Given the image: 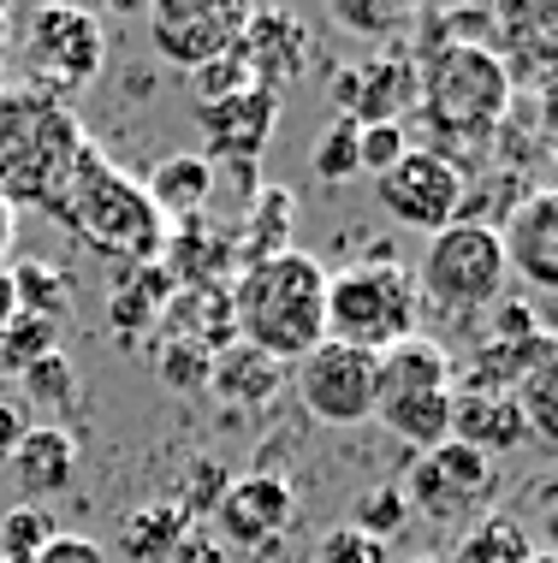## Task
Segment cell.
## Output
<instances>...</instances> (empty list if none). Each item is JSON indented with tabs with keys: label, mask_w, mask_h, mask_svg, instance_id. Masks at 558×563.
Returning a JSON list of instances; mask_svg holds the SVG:
<instances>
[{
	"label": "cell",
	"mask_w": 558,
	"mask_h": 563,
	"mask_svg": "<svg viewBox=\"0 0 558 563\" xmlns=\"http://www.w3.org/2000/svg\"><path fill=\"white\" fill-rule=\"evenodd\" d=\"M529 558H535V540L523 534L517 516H481L446 563H529Z\"/></svg>",
	"instance_id": "obj_27"
},
{
	"label": "cell",
	"mask_w": 558,
	"mask_h": 563,
	"mask_svg": "<svg viewBox=\"0 0 558 563\" xmlns=\"http://www.w3.org/2000/svg\"><path fill=\"white\" fill-rule=\"evenodd\" d=\"M84 148H89V131L66 96L36 84L0 89V196L12 208L54 214Z\"/></svg>",
	"instance_id": "obj_1"
},
{
	"label": "cell",
	"mask_w": 558,
	"mask_h": 563,
	"mask_svg": "<svg viewBox=\"0 0 558 563\" xmlns=\"http://www.w3.org/2000/svg\"><path fill=\"white\" fill-rule=\"evenodd\" d=\"M161 344H190V350H208L220 356L226 344H238V327H232V285H178L173 302L161 309Z\"/></svg>",
	"instance_id": "obj_18"
},
{
	"label": "cell",
	"mask_w": 558,
	"mask_h": 563,
	"mask_svg": "<svg viewBox=\"0 0 558 563\" xmlns=\"http://www.w3.org/2000/svg\"><path fill=\"white\" fill-rule=\"evenodd\" d=\"M19 379H24V391H30L42 409H78V368H72L59 350H48L42 362H30Z\"/></svg>",
	"instance_id": "obj_35"
},
{
	"label": "cell",
	"mask_w": 558,
	"mask_h": 563,
	"mask_svg": "<svg viewBox=\"0 0 558 563\" xmlns=\"http://www.w3.org/2000/svg\"><path fill=\"white\" fill-rule=\"evenodd\" d=\"M292 220H297V196L285 190V185H262L250 196V214H244V225L232 232V243H238V273L244 267H255V262H274V255H285L292 250Z\"/></svg>",
	"instance_id": "obj_24"
},
{
	"label": "cell",
	"mask_w": 558,
	"mask_h": 563,
	"mask_svg": "<svg viewBox=\"0 0 558 563\" xmlns=\"http://www.w3.org/2000/svg\"><path fill=\"white\" fill-rule=\"evenodd\" d=\"M416 96H422V66L404 48H386L363 66L333 71V108L351 125H398V113L416 108Z\"/></svg>",
	"instance_id": "obj_13"
},
{
	"label": "cell",
	"mask_w": 558,
	"mask_h": 563,
	"mask_svg": "<svg viewBox=\"0 0 558 563\" xmlns=\"http://www.w3.org/2000/svg\"><path fill=\"white\" fill-rule=\"evenodd\" d=\"M404 155H411V143H404V125H357V166L363 173H392Z\"/></svg>",
	"instance_id": "obj_38"
},
{
	"label": "cell",
	"mask_w": 558,
	"mask_h": 563,
	"mask_svg": "<svg viewBox=\"0 0 558 563\" xmlns=\"http://www.w3.org/2000/svg\"><path fill=\"white\" fill-rule=\"evenodd\" d=\"M285 362H274L267 350H255V344H226L220 356H215V374H208V391H220L226 404H244V409H262L267 398H280V386H285Z\"/></svg>",
	"instance_id": "obj_23"
},
{
	"label": "cell",
	"mask_w": 558,
	"mask_h": 563,
	"mask_svg": "<svg viewBox=\"0 0 558 563\" xmlns=\"http://www.w3.org/2000/svg\"><path fill=\"white\" fill-rule=\"evenodd\" d=\"M173 563H232V552H226V540H215V534H203V528H190V534L178 540V552H173Z\"/></svg>",
	"instance_id": "obj_41"
},
{
	"label": "cell",
	"mask_w": 558,
	"mask_h": 563,
	"mask_svg": "<svg viewBox=\"0 0 558 563\" xmlns=\"http://www.w3.org/2000/svg\"><path fill=\"white\" fill-rule=\"evenodd\" d=\"M238 66H244V78L255 89H280L297 78V71L309 66V24L297 19V12H280V7H250V24L244 36H238Z\"/></svg>",
	"instance_id": "obj_16"
},
{
	"label": "cell",
	"mask_w": 558,
	"mask_h": 563,
	"mask_svg": "<svg viewBox=\"0 0 558 563\" xmlns=\"http://www.w3.org/2000/svg\"><path fill=\"white\" fill-rule=\"evenodd\" d=\"M226 486H232V468L215 463V456H190L185 475H178V510H185L190 522H203V516L220 510Z\"/></svg>",
	"instance_id": "obj_30"
},
{
	"label": "cell",
	"mask_w": 558,
	"mask_h": 563,
	"mask_svg": "<svg viewBox=\"0 0 558 563\" xmlns=\"http://www.w3.org/2000/svg\"><path fill=\"white\" fill-rule=\"evenodd\" d=\"M309 166H315L321 185H351V178L363 173V166H357V125H351V119H333V125L315 136Z\"/></svg>",
	"instance_id": "obj_34"
},
{
	"label": "cell",
	"mask_w": 558,
	"mask_h": 563,
	"mask_svg": "<svg viewBox=\"0 0 558 563\" xmlns=\"http://www.w3.org/2000/svg\"><path fill=\"white\" fill-rule=\"evenodd\" d=\"M411 563H440V558H411Z\"/></svg>",
	"instance_id": "obj_47"
},
{
	"label": "cell",
	"mask_w": 558,
	"mask_h": 563,
	"mask_svg": "<svg viewBox=\"0 0 558 563\" xmlns=\"http://www.w3.org/2000/svg\"><path fill=\"white\" fill-rule=\"evenodd\" d=\"M232 327L244 344L297 368L315 344H327V267L304 250L244 267L232 279Z\"/></svg>",
	"instance_id": "obj_2"
},
{
	"label": "cell",
	"mask_w": 558,
	"mask_h": 563,
	"mask_svg": "<svg viewBox=\"0 0 558 563\" xmlns=\"http://www.w3.org/2000/svg\"><path fill=\"white\" fill-rule=\"evenodd\" d=\"M101 59H108V30L89 7H36L24 24V66L36 89L72 101V89H89L101 78Z\"/></svg>",
	"instance_id": "obj_8"
},
{
	"label": "cell",
	"mask_w": 558,
	"mask_h": 563,
	"mask_svg": "<svg viewBox=\"0 0 558 563\" xmlns=\"http://www.w3.org/2000/svg\"><path fill=\"white\" fill-rule=\"evenodd\" d=\"M381 386H374V416H381V428L392 439H404V445L416 451H434L451 439V398H458V386H451V356L434 339H404L381 350Z\"/></svg>",
	"instance_id": "obj_6"
},
{
	"label": "cell",
	"mask_w": 558,
	"mask_h": 563,
	"mask_svg": "<svg viewBox=\"0 0 558 563\" xmlns=\"http://www.w3.org/2000/svg\"><path fill=\"white\" fill-rule=\"evenodd\" d=\"M7 54H12V19L0 12V59H7Z\"/></svg>",
	"instance_id": "obj_46"
},
{
	"label": "cell",
	"mask_w": 558,
	"mask_h": 563,
	"mask_svg": "<svg viewBox=\"0 0 558 563\" xmlns=\"http://www.w3.org/2000/svg\"><path fill=\"white\" fill-rule=\"evenodd\" d=\"M422 327V291L416 273L398 267L392 255H369V262L327 273V339L351 350H381L416 339Z\"/></svg>",
	"instance_id": "obj_5"
},
{
	"label": "cell",
	"mask_w": 558,
	"mask_h": 563,
	"mask_svg": "<svg viewBox=\"0 0 558 563\" xmlns=\"http://www.w3.org/2000/svg\"><path fill=\"white\" fill-rule=\"evenodd\" d=\"M190 528L196 522L178 505H143V510H131L125 522H119V552H125L131 563H173L178 540H185Z\"/></svg>",
	"instance_id": "obj_26"
},
{
	"label": "cell",
	"mask_w": 558,
	"mask_h": 563,
	"mask_svg": "<svg viewBox=\"0 0 558 563\" xmlns=\"http://www.w3.org/2000/svg\"><path fill=\"white\" fill-rule=\"evenodd\" d=\"M36 563H108V552H101L96 540H84V534H54L36 552Z\"/></svg>",
	"instance_id": "obj_40"
},
{
	"label": "cell",
	"mask_w": 558,
	"mask_h": 563,
	"mask_svg": "<svg viewBox=\"0 0 558 563\" xmlns=\"http://www.w3.org/2000/svg\"><path fill=\"white\" fill-rule=\"evenodd\" d=\"M416 108L446 148H458V155L488 148L493 131L505 125V108H511L505 59L488 42H446V48H434L422 59ZM446 148H434V155H446Z\"/></svg>",
	"instance_id": "obj_4"
},
{
	"label": "cell",
	"mask_w": 558,
	"mask_h": 563,
	"mask_svg": "<svg viewBox=\"0 0 558 563\" xmlns=\"http://www.w3.org/2000/svg\"><path fill=\"white\" fill-rule=\"evenodd\" d=\"M59 534L54 516L36 510V505H19L0 516V563H36V552Z\"/></svg>",
	"instance_id": "obj_31"
},
{
	"label": "cell",
	"mask_w": 558,
	"mask_h": 563,
	"mask_svg": "<svg viewBox=\"0 0 558 563\" xmlns=\"http://www.w3.org/2000/svg\"><path fill=\"white\" fill-rule=\"evenodd\" d=\"M12 238H19V208H12L7 196H0V255L12 250Z\"/></svg>",
	"instance_id": "obj_45"
},
{
	"label": "cell",
	"mask_w": 558,
	"mask_h": 563,
	"mask_svg": "<svg viewBox=\"0 0 558 563\" xmlns=\"http://www.w3.org/2000/svg\"><path fill=\"white\" fill-rule=\"evenodd\" d=\"M196 125L208 136V161H232V166H255V155L267 148V136L280 125V96L274 89H232V96L196 101Z\"/></svg>",
	"instance_id": "obj_14"
},
{
	"label": "cell",
	"mask_w": 558,
	"mask_h": 563,
	"mask_svg": "<svg viewBox=\"0 0 558 563\" xmlns=\"http://www.w3.org/2000/svg\"><path fill=\"white\" fill-rule=\"evenodd\" d=\"M161 267L178 285H232L238 279V243H232V232H220L208 220H185L178 232H167Z\"/></svg>",
	"instance_id": "obj_20"
},
{
	"label": "cell",
	"mask_w": 558,
	"mask_h": 563,
	"mask_svg": "<svg viewBox=\"0 0 558 563\" xmlns=\"http://www.w3.org/2000/svg\"><path fill=\"white\" fill-rule=\"evenodd\" d=\"M505 285H511L505 243H500V225L488 220H451L446 232L428 238L422 267H416L422 302L451 314V321L488 314L493 302H505Z\"/></svg>",
	"instance_id": "obj_7"
},
{
	"label": "cell",
	"mask_w": 558,
	"mask_h": 563,
	"mask_svg": "<svg viewBox=\"0 0 558 563\" xmlns=\"http://www.w3.org/2000/svg\"><path fill=\"white\" fill-rule=\"evenodd\" d=\"M7 463H12V481H19L30 498L66 493L72 475H78V439H72L66 428H54V421H36Z\"/></svg>",
	"instance_id": "obj_21"
},
{
	"label": "cell",
	"mask_w": 558,
	"mask_h": 563,
	"mask_svg": "<svg viewBox=\"0 0 558 563\" xmlns=\"http://www.w3.org/2000/svg\"><path fill=\"white\" fill-rule=\"evenodd\" d=\"M297 398L321 428H363L374 421V386H381V362L369 350H351V344H315L292 374Z\"/></svg>",
	"instance_id": "obj_10"
},
{
	"label": "cell",
	"mask_w": 558,
	"mask_h": 563,
	"mask_svg": "<svg viewBox=\"0 0 558 563\" xmlns=\"http://www.w3.org/2000/svg\"><path fill=\"white\" fill-rule=\"evenodd\" d=\"M505 267L523 285H535V297H558V190H529L500 225Z\"/></svg>",
	"instance_id": "obj_15"
},
{
	"label": "cell",
	"mask_w": 558,
	"mask_h": 563,
	"mask_svg": "<svg viewBox=\"0 0 558 563\" xmlns=\"http://www.w3.org/2000/svg\"><path fill=\"white\" fill-rule=\"evenodd\" d=\"M30 428H36V421H30L19 404H0V456H12V451H19V439H24Z\"/></svg>",
	"instance_id": "obj_42"
},
{
	"label": "cell",
	"mask_w": 558,
	"mask_h": 563,
	"mask_svg": "<svg viewBox=\"0 0 558 563\" xmlns=\"http://www.w3.org/2000/svg\"><path fill=\"white\" fill-rule=\"evenodd\" d=\"M451 439L481 456H505L529 439V421L511 391H458L451 398Z\"/></svg>",
	"instance_id": "obj_19"
},
{
	"label": "cell",
	"mask_w": 558,
	"mask_h": 563,
	"mask_svg": "<svg viewBox=\"0 0 558 563\" xmlns=\"http://www.w3.org/2000/svg\"><path fill=\"white\" fill-rule=\"evenodd\" d=\"M292 510H297V498H292V481L285 475H238L232 486H226L215 522H220V534L232 545L262 552V545H274L285 534Z\"/></svg>",
	"instance_id": "obj_17"
},
{
	"label": "cell",
	"mask_w": 558,
	"mask_h": 563,
	"mask_svg": "<svg viewBox=\"0 0 558 563\" xmlns=\"http://www.w3.org/2000/svg\"><path fill=\"white\" fill-rule=\"evenodd\" d=\"M244 24L250 7H238V0H161V7H149V36H155L161 59L185 71L226 59L244 36Z\"/></svg>",
	"instance_id": "obj_12"
},
{
	"label": "cell",
	"mask_w": 558,
	"mask_h": 563,
	"mask_svg": "<svg viewBox=\"0 0 558 563\" xmlns=\"http://www.w3.org/2000/svg\"><path fill=\"white\" fill-rule=\"evenodd\" d=\"M351 528H363L369 540H392L411 528V505H404V486H374V493H363L351 505Z\"/></svg>",
	"instance_id": "obj_33"
},
{
	"label": "cell",
	"mask_w": 558,
	"mask_h": 563,
	"mask_svg": "<svg viewBox=\"0 0 558 563\" xmlns=\"http://www.w3.org/2000/svg\"><path fill=\"white\" fill-rule=\"evenodd\" d=\"M374 196L398 225L411 232H446L451 220H463V173L451 155H434V148H411L392 173L374 178Z\"/></svg>",
	"instance_id": "obj_11"
},
{
	"label": "cell",
	"mask_w": 558,
	"mask_h": 563,
	"mask_svg": "<svg viewBox=\"0 0 558 563\" xmlns=\"http://www.w3.org/2000/svg\"><path fill=\"white\" fill-rule=\"evenodd\" d=\"M333 19L357 36H392L411 24V7H369V0H333Z\"/></svg>",
	"instance_id": "obj_39"
},
{
	"label": "cell",
	"mask_w": 558,
	"mask_h": 563,
	"mask_svg": "<svg viewBox=\"0 0 558 563\" xmlns=\"http://www.w3.org/2000/svg\"><path fill=\"white\" fill-rule=\"evenodd\" d=\"M155 374H161V386H173V391H203L208 374H215V356H208V350H190V344H155Z\"/></svg>",
	"instance_id": "obj_36"
},
{
	"label": "cell",
	"mask_w": 558,
	"mask_h": 563,
	"mask_svg": "<svg viewBox=\"0 0 558 563\" xmlns=\"http://www.w3.org/2000/svg\"><path fill=\"white\" fill-rule=\"evenodd\" d=\"M48 350H59V327L36 321V314H19V321L0 332V374H24L30 362H42Z\"/></svg>",
	"instance_id": "obj_32"
},
{
	"label": "cell",
	"mask_w": 558,
	"mask_h": 563,
	"mask_svg": "<svg viewBox=\"0 0 558 563\" xmlns=\"http://www.w3.org/2000/svg\"><path fill=\"white\" fill-rule=\"evenodd\" d=\"M12 291H19V314H36V321H66L72 291H66V273L48 262H19L12 267Z\"/></svg>",
	"instance_id": "obj_28"
},
{
	"label": "cell",
	"mask_w": 558,
	"mask_h": 563,
	"mask_svg": "<svg viewBox=\"0 0 558 563\" xmlns=\"http://www.w3.org/2000/svg\"><path fill=\"white\" fill-rule=\"evenodd\" d=\"M315 563H392V552L381 540H369L363 528L339 522V528L321 534V545H315Z\"/></svg>",
	"instance_id": "obj_37"
},
{
	"label": "cell",
	"mask_w": 558,
	"mask_h": 563,
	"mask_svg": "<svg viewBox=\"0 0 558 563\" xmlns=\"http://www.w3.org/2000/svg\"><path fill=\"white\" fill-rule=\"evenodd\" d=\"M517 409H523V421H529V433H540L547 445H558V350L552 356H540L529 374L517 379Z\"/></svg>",
	"instance_id": "obj_29"
},
{
	"label": "cell",
	"mask_w": 558,
	"mask_h": 563,
	"mask_svg": "<svg viewBox=\"0 0 558 563\" xmlns=\"http://www.w3.org/2000/svg\"><path fill=\"white\" fill-rule=\"evenodd\" d=\"M493 493H500L493 456L458 445V439L422 451L411 481H404V505H411V516H422V522H481V510L493 505Z\"/></svg>",
	"instance_id": "obj_9"
},
{
	"label": "cell",
	"mask_w": 558,
	"mask_h": 563,
	"mask_svg": "<svg viewBox=\"0 0 558 563\" xmlns=\"http://www.w3.org/2000/svg\"><path fill=\"white\" fill-rule=\"evenodd\" d=\"M529 309H535V332L558 350V297H540V302H529Z\"/></svg>",
	"instance_id": "obj_44"
},
{
	"label": "cell",
	"mask_w": 558,
	"mask_h": 563,
	"mask_svg": "<svg viewBox=\"0 0 558 563\" xmlns=\"http://www.w3.org/2000/svg\"><path fill=\"white\" fill-rule=\"evenodd\" d=\"M54 220L66 225L72 238H84L89 250L119 255V262H131V267L161 262V250H167V220H161V208L149 202V190L131 173H119L96 143H89L78 155V166H72V185L54 202Z\"/></svg>",
	"instance_id": "obj_3"
},
{
	"label": "cell",
	"mask_w": 558,
	"mask_h": 563,
	"mask_svg": "<svg viewBox=\"0 0 558 563\" xmlns=\"http://www.w3.org/2000/svg\"><path fill=\"white\" fill-rule=\"evenodd\" d=\"M173 291H178V279L161 262L131 267V279L108 297V327L119 332V339H131V332H155V321H161V309L173 302Z\"/></svg>",
	"instance_id": "obj_25"
},
{
	"label": "cell",
	"mask_w": 558,
	"mask_h": 563,
	"mask_svg": "<svg viewBox=\"0 0 558 563\" xmlns=\"http://www.w3.org/2000/svg\"><path fill=\"white\" fill-rule=\"evenodd\" d=\"M149 202L161 208V220H203L208 202H215V161L208 155H167L155 173L143 178Z\"/></svg>",
	"instance_id": "obj_22"
},
{
	"label": "cell",
	"mask_w": 558,
	"mask_h": 563,
	"mask_svg": "<svg viewBox=\"0 0 558 563\" xmlns=\"http://www.w3.org/2000/svg\"><path fill=\"white\" fill-rule=\"evenodd\" d=\"M535 516H540V528H547V540L558 545V481H547L535 493Z\"/></svg>",
	"instance_id": "obj_43"
}]
</instances>
